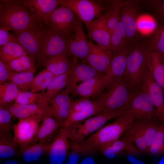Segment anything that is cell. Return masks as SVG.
<instances>
[{
    "mask_svg": "<svg viewBox=\"0 0 164 164\" xmlns=\"http://www.w3.org/2000/svg\"><path fill=\"white\" fill-rule=\"evenodd\" d=\"M43 25L38 23L21 31L12 32V34L34 60H39L41 41L46 29Z\"/></svg>",
    "mask_w": 164,
    "mask_h": 164,
    "instance_id": "9c48e42d",
    "label": "cell"
},
{
    "mask_svg": "<svg viewBox=\"0 0 164 164\" xmlns=\"http://www.w3.org/2000/svg\"><path fill=\"white\" fill-rule=\"evenodd\" d=\"M120 1H102L108 7L107 10L103 15L106 21L111 36L119 22L121 21L119 10Z\"/></svg>",
    "mask_w": 164,
    "mask_h": 164,
    "instance_id": "f546056e",
    "label": "cell"
},
{
    "mask_svg": "<svg viewBox=\"0 0 164 164\" xmlns=\"http://www.w3.org/2000/svg\"><path fill=\"white\" fill-rule=\"evenodd\" d=\"M124 75L114 82L95 101L103 108V112L125 108L133 93Z\"/></svg>",
    "mask_w": 164,
    "mask_h": 164,
    "instance_id": "5b68a950",
    "label": "cell"
},
{
    "mask_svg": "<svg viewBox=\"0 0 164 164\" xmlns=\"http://www.w3.org/2000/svg\"><path fill=\"white\" fill-rule=\"evenodd\" d=\"M71 92L66 87L49 101L54 118L61 125L67 118L72 101L69 94Z\"/></svg>",
    "mask_w": 164,
    "mask_h": 164,
    "instance_id": "7402d4cb",
    "label": "cell"
},
{
    "mask_svg": "<svg viewBox=\"0 0 164 164\" xmlns=\"http://www.w3.org/2000/svg\"><path fill=\"white\" fill-rule=\"evenodd\" d=\"M80 20L71 9L61 6L51 13L50 17V27L67 39L73 35Z\"/></svg>",
    "mask_w": 164,
    "mask_h": 164,
    "instance_id": "8992f818",
    "label": "cell"
},
{
    "mask_svg": "<svg viewBox=\"0 0 164 164\" xmlns=\"http://www.w3.org/2000/svg\"><path fill=\"white\" fill-rule=\"evenodd\" d=\"M148 153L155 155L164 154V125H159Z\"/></svg>",
    "mask_w": 164,
    "mask_h": 164,
    "instance_id": "b9f144b4",
    "label": "cell"
},
{
    "mask_svg": "<svg viewBox=\"0 0 164 164\" xmlns=\"http://www.w3.org/2000/svg\"><path fill=\"white\" fill-rule=\"evenodd\" d=\"M125 108L102 112L68 127L70 146L77 145L101 128L111 119L127 113Z\"/></svg>",
    "mask_w": 164,
    "mask_h": 164,
    "instance_id": "277c9868",
    "label": "cell"
},
{
    "mask_svg": "<svg viewBox=\"0 0 164 164\" xmlns=\"http://www.w3.org/2000/svg\"><path fill=\"white\" fill-rule=\"evenodd\" d=\"M85 25L88 37L97 44L103 46L111 51V36L103 14Z\"/></svg>",
    "mask_w": 164,
    "mask_h": 164,
    "instance_id": "ffe728a7",
    "label": "cell"
},
{
    "mask_svg": "<svg viewBox=\"0 0 164 164\" xmlns=\"http://www.w3.org/2000/svg\"><path fill=\"white\" fill-rule=\"evenodd\" d=\"M125 109L134 117L135 120H155L158 117L151 98L141 88L133 93Z\"/></svg>",
    "mask_w": 164,
    "mask_h": 164,
    "instance_id": "ba28073f",
    "label": "cell"
},
{
    "mask_svg": "<svg viewBox=\"0 0 164 164\" xmlns=\"http://www.w3.org/2000/svg\"><path fill=\"white\" fill-rule=\"evenodd\" d=\"M10 73L5 63L0 59V83L9 80Z\"/></svg>",
    "mask_w": 164,
    "mask_h": 164,
    "instance_id": "c3c4849f",
    "label": "cell"
},
{
    "mask_svg": "<svg viewBox=\"0 0 164 164\" xmlns=\"http://www.w3.org/2000/svg\"><path fill=\"white\" fill-rule=\"evenodd\" d=\"M32 16L37 23L50 26L51 13L60 5V0H23Z\"/></svg>",
    "mask_w": 164,
    "mask_h": 164,
    "instance_id": "5bb4252c",
    "label": "cell"
},
{
    "mask_svg": "<svg viewBox=\"0 0 164 164\" xmlns=\"http://www.w3.org/2000/svg\"><path fill=\"white\" fill-rule=\"evenodd\" d=\"M148 46L137 43L133 44L128 54L124 76L133 92L141 88L148 67Z\"/></svg>",
    "mask_w": 164,
    "mask_h": 164,
    "instance_id": "3957f363",
    "label": "cell"
},
{
    "mask_svg": "<svg viewBox=\"0 0 164 164\" xmlns=\"http://www.w3.org/2000/svg\"><path fill=\"white\" fill-rule=\"evenodd\" d=\"M123 135L124 137L134 143L141 152L148 153V148L145 138L134 121L129 125Z\"/></svg>",
    "mask_w": 164,
    "mask_h": 164,
    "instance_id": "4dcf8cb0",
    "label": "cell"
},
{
    "mask_svg": "<svg viewBox=\"0 0 164 164\" xmlns=\"http://www.w3.org/2000/svg\"><path fill=\"white\" fill-rule=\"evenodd\" d=\"M148 46L164 55V24L157 30Z\"/></svg>",
    "mask_w": 164,
    "mask_h": 164,
    "instance_id": "bcb514c9",
    "label": "cell"
},
{
    "mask_svg": "<svg viewBox=\"0 0 164 164\" xmlns=\"http://www.w3.org/2000/svg\"><path fill=\"white\" fill-rule=\"evenodd\" d=\"M60 127L61 125L53 114L44 117L39 126L33 143L45 142Z\"/></svg>",
    "mask_w": 164,
    "mask_h": 164,
    "instance_id": "4316f807",
    "label": "cell"
},
{
    "mask_svg": "<svg viewBox=\"0 0 164 164\" xmlns=\"http://www.w3.org/2000/svg\"><path fill=\"white\" fill-rule=\"evenodd\" d=\"M89 50L86 63L104 75L108 69L113 53L106 47L91 41H89Z\"/></svg>",
    "mask_w": 164,
    "mask_h": 164,
    "instance_id": "ac0fdd59",
    "label": "cell"
},
{
    "mask_svg": "<svg viewBox=\"0 0 164 164\" xmlns=\"http://www.w3.org/2000/svg\"><path fill=\"white\" fill-rule=\"evenodd\" d=\"M60 5L71 9L85 25L101 16L108 9L100 1L60 0Z\"/></svg>",
    "mask_w": 164,
    "mask_h": 164,
    "instance_id": "52a82bcc",
    "label": "cell"
},
{
    "mask_svg": "<svg viewBox=\"0 0 164 164\" xmlns=\"http://www.w3.org/2000/svg\"><path fill=\"white\" fill-rule=\"evenodd\" d=\"M101 74L89 64L80 62L74 57L69 71V80L66 88L72 93L77 82H85Z\"/></svg>",
    "mask_w": 164,
    "mask_h": 164,
    "instance_id": "e0dca14e",
    "label": "cell"
},
{
    "mask_svg": "<svg viewBox=\"0 0 164 164\" xmlns=\"http://www.w3.org/2000/svg\"><path fill=\"white\" fill-rule=\"evenodd\" d=\"M133 44H128L113 54L106 72L104 75L105 88L108 89L124 75L128 54Z\"/></svg>",
    "mask_w": 164,
    "mask_h": 164,
    "instance_id": "2e32d148",
    "label": "cell"
},
{
    "mask_svg": "<svg viewBox=\"0 0 164 164\" xmlns=\"http://www.w3.org/2000/svg\"><path fill=\"white\" fill-rule=\"evenodd\" d=\"M70 150V156L66 164H77L80 155L74 150Z\"/></svg>",
    "mask_w": 164,
    "mask_h": 164,
    "instance_id": "681fc988",
    "label": "cell"
},
{
    "mask_svg": "<svg viewBox=\"0 0 164 164\" xmlns=\"http://www.w3.org/2000/svg\"><path fill=\"white\" fill-rule=\"evenodd\" d=\"M125 151L128 155L133 156L138 155L141 152L133 143L124 137L104 147L100 152L108 158L111 159Z\"/></svg>",
    "mask_w": 164,
    "mask_h": 164,
    "instance_id": "cb8c5ba5",
    "label": "cell"
},
{
    "mask_svg": "<svg viewBox=\"0 0 164 164\" xmlns=\"http://www.w3.org/2000/svg\"><path fill=\"white\" fill-rule=\"evenodd\" d=\"M141 88L149 94L156 110L158 117L164 122V97L162 91L148 68Z\"/></svg>",
    "mask_w": 164,
    "mask_h": 164,
    "instance_id": "44dd1931",
    "label": "cell"
},
{
    "mask_svg": "<svg viewBox=\"0 0 164 164\" xmlns=\"http://www.w3.org/2000/svg\"><path fill=\"white\" fill-rule=\"evenodd\" d=\"M67 53L52 56L45 59L43 62L46 69L55 76L68 72L71 67V61L67 56Z\"/></svg>",
    "mask_w": 164,
    "mask_h": 164,
    "instance_id": "484cf974",
    "label": "cell"
},
{
    "mask_svg": "<svg viewBox=\"0 0 164 164\" xmlns=\"http://www.w3.org/2000/svg\"><path fill=\"white\" fill-rule=\"evenodd\" d=\"M50 143L46 142L32 143L20 149L19 152L26 162L36 161L43 154L47 152Z\"/></svg>",
    "mask_w": 164,
    "mask_h": 164,
    "instance_id": "83f0119b",
    "label": "cell"
},
{
    "mask_svg": "<svg viewBox=\"0 0 164 164\" xmlns=\"http://www.w3.org/2000/svg\"><path fill=\"white\" fill-rule=\"evenodd\" d=\"M157 3V9L159 14L164 22V0Z\"/></svg>",
    "mask_w": 164,
    "mask_h": 164,
    "instance_id": "f907efd6",
    "label": "cell"
},
{
    "mask_svg": "<svg viewBox=\"0 0 164 164\" xmlns=\"http://www.w3.org/2000/svg\"><path fill=\"white\" fill-rule=\"evenodd\" d=\"M119 10L121 22L125 29L128 44L137 43L138 32L136 22L139 15L136 2L120 1Z\"/></svg>",
    "mask_w": 164,
    "mask_h": 164,
    "instance_id": "8fae6325",
    "label": "cell"
},
{
    "mask_svg": "<svg viewBox=\"0 0 164 164\" xmlns=\"http://www.w3.org/2000/svg\"><path fill=\"white\" fill-rule=\"evenodd\" d=\"M69 80V72L55 76L46 89L44 94L49 101L63 90L67 86Z\"/></svg>",
    "mask_w": 164,
    "mask_h": 164,
    "instance_id": "d590c367",
    "label": "cell"
},
{
    "mask_svg": "<svg viewBox=\"0 0 164 164\" xmlns=\"http://www.w3.org/2000/svg\"><path fill=\"white\" fill-rule=\"evenodd\" d=\"M18 145L12 135L0 134V157L8 158L14 156L18 152Z\"/></svg>",
    "mask_w": 164,
    "mask_h": 164,
    "instance_id": "f35d334b",
    "label": "cell"
},
{
    "mask_svg": "<svg viewBox=\"0 0 164 164\" xmlns=\"http://www.w3.org/2000/svg\"><path fill=\"white\" fill-rule=\"evenodd\" d=\"M135 119L131 114L121 115L113 123L104 125L70 149L80 156L96 154L106 146L119 139L129 125Z\"/></svg>",
    "mask_w": 164,
    "mask_h": 164,
    "instance_id": "6da1fadb",
    "label": "cell"
},
{
    "mask_svg": "<svg viewBox=\"0 0 164 164\" xmlns=\"http://www.w3.org/2000/svg\"><path fill=\"white\" fill-rule=\"evenodd\" d=\"M124 27L119 22L111 35V51L114 54L128 45Z\"/></svg>",
    "mask_w": 164,
    "mask_h": 164,
    "instance_id": "1f68e13d",
    "label": "cell"
},
{
    "mask_svg": "<svg viewBox=\"0 0 164 164\" xmlns=\"http://www.w3.org/2000/svg\"><path fill=\"white\" fill-rule=\"evenodd\" d=\"M34 73L31 71H10L9 81L15 84L20 91H28L30 89L34 78Z\"/></svg>",
    "mask_w": 164,
    "mask_h": 164,
    "instance_id": "836d02e7",
    "label": "cell"
},
{
    "mask_svg": "<svg viewBox=\"0 0 164 164\" xmlns=\"http://www.w3.org/2000/svg\"><path fill=\"white\" fill-rule=\"evenodd\" d=\"M55 76L46 69L39 72L34 77L30 91L32 93H38L46 89Z\"/></svg>",
    "mask_w": 164,
    "mask_h": 164,
    "instance_id": "60d3db41",
    "label": "cell"
},
{
    "mask_svg": "<svg viewBox=\"0 0 164 164\" xmlns=\"http://www.w3.org/2000/svg\"><path fill=\"white\" fill-rule=\"evenodd\" d=\"M29 55L26 50L20 44L13 42L0 47V58L4 63H9L23 55Z\"/></svg>",
    "mask_w": 164,
    "mask_h": 164,
    "instance_id": "f1b7e54d",
    "label": "cell"
},
{
    "mask_svg": "<svg viewBox=\"0 0 164 164\" xmlns=\"http://www.w3.org/2000/svg\"><path fill=\"white\" fill-rule=\"evenodd\" d=\"M13 116L5 107L0 106V134L12 135L13 129L12 119Z\"/></svg>",
    "mask_w": 164,
    "mask_h": 164,
    "instance_id": "ee69618b",
    "label": "cell"
},
{
    "mask_svg": "<svg viewBox=\"0 0 164 164\" xmlns=\"http://www.w3.org/2000/svg\"><path fill=\"white\" fill-rule=\"evenodd\" d=\"M99 106H100L95 101H93L88 98H83L71 101L69 114L73 112L91 109Z\"/></svg>",
    "mask_w": 164,
    "mask_h": 164,
    "instance_id": "f6af8a7d",
    "label": "cell"
},
{
    "mask_svg": "<svg viewBox=\"0 0 164 164\" xmlns=\"http://www.w3.org/2000/svg\"><path fill=\"white\" fill-rule=\"evenodd\" d=\"M134 122L143 134L149 149L159 125L154 120L136 119Z\"/></svg>",
    "mask_w": 164,
    "mask_h": 164,
    "instance_id": "e575fe53",
    "label": "cell"
},
{
    "mask_svg": "<svg viewBox=\"0 0 164 164\" xmlns=\"http://www.w3.org/2000/svg\"><path fill=\"white\" fill-rule=\"evenodd\" d=\"M15 103L22 104L49 103L44 92L41 93H32L28 91H19L15 100Z\"/></svg>",
    "mask_w": 164,
    "mask_h": 164,
    "instance_id": "ab89813d",
    "label": "cell"
},
{
    "mask_svg": "<svg viewBox=\"0 0 164 164\" xmlns=\"http://www.w3.org/2000/svg\"><path fill=\"white\" fill-rule=\"evenodd\" d=\"M89 41L84 31L82 22L80 19L73 35L67 39V54L86 63L89 50Z\"/></svg>",
    "mask_w": 164,
    "mask_h": 164,
    "instance_id": "9a60e30c",
    "label": "cell"
},
{
    "mask_svg": "<svg viewBox=\"0 0 164 164\" xmlns=\"http://www.w3.org/2000/svg\"><path fill=\"white\" fill-rule=\"evenodd\" d=\"M156 51L157 52L158 54L159 57L161 62L164 65V55L160 53L157 51Z\"/></svg>",
    "mask_w": 164,
    "mask_h": 164,
    "instance_id": "11a10c76",
    "label": "cell"
},
{
    "mask_svg": "<svg viewBox=\"0 0 164 164\" xmlns=\"http://www.w3.org/2000/svg\"><path fill=\"white\" fill-rule=\"evenodd\" d=\"M148 46L147 59L148 68L161 88L164 97V65L161 62L156 51Z\"/></svg>",
    "mask_w": 164,
    "mask_h": 164,
    "instance_id": "d4e9b609",
    "label": "cell"
},
{
    "mask_svg": "<svg viewBox=\"0 0 164 164\" xmlns=\"http://www.w3.org/2000/svg\"><path fill=\"white\" fill-rule=\"evenodd\" d=\"M37 24L23 0H0V27L18 31Z\"/></svg>",
    "mask_w": 164,
    "mask_h": 164,
    "instance_id": "7a4b0ae2",
    "label": "cell"
},
{
    "mask_svg": "<svg viewBox=\"0 0 164 164\" xmlns=\"http://www.w3.org/2000/svg\"><path fill=\"white\" fill-rule=\"evenodd\" d=\"M136 25L138 32L145 35L152 32L155 30L157 26L154 19L151 16L148 15H139Z\"/></svg>",
    "mask_w": 164,
    "mask_h": 164,
    "instance_id": "7bdbcfd3",
    "label": "cell"
},
{
    "mask_svg": "<svg viewBox=\"0 0 164 164\" xmlns=\"http://www.w3.org/2000/svg\"><path fill=\"white\" fill-rule=\"evenodd\" d=\"M5 107L13 117L18 119L35 115H39L43 117L53 114L52 109L48 103L22 104L14 103L8 104Z\"/></svg>",
    "mask_w": 164,
    "mask_h": 164,
    "instance_id": "d6986e66",
    "label": "cell"
},
{
    "mask_svg": "<svg viewBox=\"0 0 164 164\" xmlns=\"http://www.w3.org/2000/svg\"><path fill=\"white\" fill-rule=\"evenodd\" d=\"M127 159L132 164H145L142 161L135 158L134 156L132 155H128Z\"/></svg>",
    "mask_w": 164,
    "mask_h": 164,
    "instance_id": "816d5d0a",
    "label": "cell"
},
{
    "mask_svg": "<svg viewBox=\"0 0 164 164\" xmlns=\"http://www.w3.org/2000/svg\"><path fill=\"white\" fill-rule=\"evenodd\" d=\"M67 39L50 27L46 28L41 41L39 60L43 63L47 58L62 54H67Z\"/></svg>",
    "mask_w": 164,
    "mask_h": 164,
    "instance_id": "7c38bea8",
    "label": "cell"
},
{
    "mask_svg": "<svg viewBox=\"0 0 164 164\" xmlns=\"http://www.w3.org/2000/svg\"><path fill=\"white\" fill-rule=\"evenodd\" d=\"M43 117L36 115L20 119L13 128V140L20 149L33 143Z\"/></svg>",
    "mask_w": 164,
    "mask_h": 164,
    "instance_id": "30bf717a",
    "label": "cell"
},
{
    "mask_svg": "<svg viewBox=\"0 0 164 164\" xmlns=\"http://www.w3.org/2000/svg\"><path fill=\"white\" fill-rule=\"evenodd\" d=\"M103 111L102 108L99 106L91 109L71 113L69 114L61 127H69Z\"/></svg>",
    "mask_w": 164,
    "mask_h": 164,
    "instance_id": "8d00e7d4",
    "label": "cell"
},
{
    "mask_svg": "<svg viewBox=\"0 0 164 164\" xmlns=\"http://www.w3.org/2000/svg\"><path fill=\"white\" fill-rule=\"evenodd\" d=\"M105 88L104 75L100 74L77 85L72 93L83 98L96 97Z\"/></svg>",
    "mask_w": 164,
    "mask_h": 164,
    "instance_id": "603a6c76",
    "label": "cell"
},
{
    "mask_svg": "<svg viewBox=\"0 0 164 164\" xmlns=\"http://www.w3.org/2000/svg\"><path fill=\"white\" fill-rule=\"evenodd\" d=\"M19 91L11 81L0 83V106H5L15 100Z\"/></svg>",
    "mask_w": 164,
    "mask_h": 164,
    "instance_id": "74e56055",
    "label": "cell"
},
{
    "mask_svg": "<svg viewBox=\"0 0 164 164\" xmlns=\"http://www.w3.org/2000/svg\"><path fill=\"white\" fill-rule=\"evenodd\" d=\"M34 60L29 55L20 56L5 63L9 71L14 72L35 71Z\"/></svg>",
    "mask_w": 164,
    "mask_h": 164,
    "instance_id": "d6a6232c",
    "label": "cell"
},
{
    "mask_svg": "<svg viewBox=\"0 0 164 164\" xmlns=\"http://www.w3.org/2000/svg\"><path fill=\"white\" fill-rule=\"evenodd\" d=\"M80 164H95V161L92 157L87 156L84 158Z\"/></svg>",
    "mask_w": 164,
    "mask_h": 164,
    "instance_id": "f5cc1de1",
    "label": "cell"
},
{
    "mask_svg": "<svg viewBox=\"0 0 164 164\" xmlns=\"http://www.w3.org/2000/svg\"><path fill=\"white\" fill-rule=\"evenodd\" d=\"M3 164H18L16 161L14 159H10L8 160Z\"/></svg>",
    "mask_w": 164,
    "mask_h": 164,
    "instance_id": "db71d44e",
    "label": "cell"
},
{
    "mask_svg": "<svg viewBox=\"0 0 164 164\" xmlns=\"http://www.w3.org/2000/svg\"><path fill=\"white\" fill-rule=\"evenodd\" d=\"M9 30L6 27H0V47L11 42L20 44L14 36L9 32Z\"/></svg>",
    "mask_w": 164,
    "mask_h": 164,
    "instance_id": "7dc6e473",
    "label": "cell"
},
{
    "mask_svg": "<svg viewBox=\"0 0 164 164\" xmlns=\"http://www.w3.org/2000/svg\"><path fill=\"white\" fill-rule=\"evenodd\" d=\"M157 164H164V157L160 160Z\"/></svg>",
    "mask_w": 164,
    "mask_h": 164,
    "instance_id": "9f6ffc18",
    "label": "cell"
},
{
    "mask_svg": "<svg viewBox=\"0 0 164 164\" xmlns=\"http://www.w3.org/2000/svg\"><path fill=\"white\" fill-rule=\"evenodd\" d=\"M70 149L68 130L62 127L49 145L47 153L50 163L63 164Z\"/></svg>",
    "mask_w": 164,
    "mask_h": 164,
    "instance_id": "4fadbf2b",
    "label": "cell"
}]
</instances>
